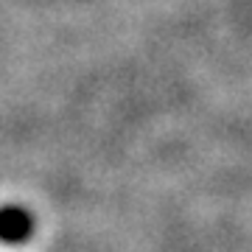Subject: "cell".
<instances>
[{
  "label": "cell",
  "instance_id": "1",
  "mask_svg": "<svg viewBox=\"0 0 252 252\" xmlns=\"http://www.w3.org/2000/svg\"><path fill=\"white\" fill-rule=\"evenodd\" d=\"M34 233V216L17 205L0 207V241L23 244Z\"/></svg>",
  "mask_w": 252,
  "mask_h": 252
}]
</instances>
